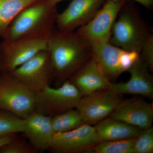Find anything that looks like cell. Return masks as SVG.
Listing matches in <instances>:
<instances>
[{
    "mask_svg": "<svg viewBox=\"0 0 153 153\" xmlns=\"http://www.w3.org/2000/svg\"><path fill=\"white\" fill-rule=\"evenodd\" d=\"M49 52L57 86L68 80L92 57L90 44L76 32H53L48 37Z\"/></svg>",
    "mask_w": 153,
    "mask_h": 153,
    "instance_id": "1",
    "label": "cell"
},
{
    "mask_svg": "<svg viewBox=\"0 0 153 153\" xmlns=\"http://www.w3.org/2000/svg\"><path fill=\"white\" fill-rule=\"evenodd\" d=\"M58 14L57 5L50 0H36L14 19L3 39L48 38L55 30Z\"/></svg>",
    "mask_w": 153,
    "mask_h": 153,
    "instance_id": "2",
    "label": "cell"
},
{
    "mask_svg": "<svg viewBox=\"0 0 153 153\" xmlns=\"http://www.w3.org/2000/svg\"><path fill=\"white\" fill-rule=\"evenodd\" d=\"M36 96L11 73L0 72V110L25 119L35 111Z\"/></svg>",
    "mask_w": 153,
    "mask_h": 153,
    "instance_id": "3",
    "label": "cell"
},
{
    "mask_svg": "<svg viewBox=\"0 0 153 153\" xmlns=\"http://www.w3.org/2000/svg\"><path fill=\"white\" fill-rule=\"evenodd\" d=\"M150 35L137 14L131 10L123 11L114 23L109 42L124 50L140 53Z\"/></svg>",
    "mask_w": 153,
    "mask_h": 153,
    "instance_id": "4",
    "label": "cell"
},
{
    "mask_svg": "<svg viewBox=\"0 0 153 153\" xmlns=\"http://www.w3.org/2000/svg\"><path fill=\"white\" fill-rule=\"evenodd\" d=\"M82 97L69 80L56 88L49 85L36 93L35 111L52 117L75 108Z\"/></svg>",
    "mask_w": 153,
    "mask_h": 153,
    "instance_id": "5",
    "label": "cell"
},
{
    "mask_svg": "<svg viewBox=\"0 0 153 153\" xmlns=\"http://www.w3.org/2000/svg\"><path fill=\"white\" fill-rule=\"evenodd\" d=\"M48 38H20L0 43V72L10 73L41 51L47 49Z\"/></svg>",
    "mask_w": 153,
    "mask_h": 153,
    "instance_id": "6",
    "label": "cell"
},
{
    "mask_svg": "<svg viewBox=\"0 0 153 153\" xmlns=\"http://www.w3.org/2000/svg\"><path fill=\"white\" fill-rule=\"evenodd\" d=\"M10 73L36 93L51 85L55 79L54 69L47 49L38 52Z\"/></svg>",
    "mask_w": 153,
    "mask_h": 153,
    "instance_id": "7",
    "label": "cell"
},
{
    "mask_svg": "<svg viewBox=\"0 0 153 153\" xmlns=\"http://www.w3.org/2000/svg\"><path fill=\"white\" fill-rule=\"evenodd\" d=\"M90 46L92 57L110 81L116 79L125 71H128L139 58L137 52L124 50L109 42Z\"/></svg>",
    "mask_w": 153,
    "mask_h": 153,
    "instance_id": "8",
    "label": "cell"
},
{
    "mask_svg": "<svg viewBox=\"0 0 153 153\" xmlns=\"http://www.w3.org/2000/svg\"><path fill=\"white\" fill-rule=\"evenodd\" d=\"M126 0H107L95 16L76 33L90 45L109 42L113 25L124 6Z\"/></svg>",
    "mask_w": 153,
    "mask_h": 153,
    "instance_id": "9",
    "label": "cell"
},
{
    "mask_svg": "<svg viewBox=\"0 0 153 153\" xmlns=\"http://www.w3.org/2000/svg\"><path fill=\"white\" fill-rule=\"evenodd\" d=\"M121 100L120 94L111 89L97 91L82 96L75 108L85 123L95 124L109 116Z\"/></svg>",
    "mask_w": 153,
    "mask_h": 153,
    "instance_id": "10",
    "label": "cell"
},
{
    "mask_svg": "<svg viewBox=\"0 0 153 153\" xmlns=\"http://www.w3.org/2000/svg\"><path fill=\"white\" fill-rule=\"evenodd\" d=\"M98 143L94 127L85 123L70 131L54 133L48 150L58 153L85 152Z\"/></svg>",
    "mask_w": 153,
    "mask_h": 153,
    "instance_id": "11",
    "label": "cell"
},
{
    "mask_svg": "<svg viewBox=\"0 0 153 153\" xmlns=\"http://www.w3.org/2000/svg\"><path fill=\"white\" fill-rule=\"evenodd\" d=\"M107 0H72L67 7L58 14L56 20L58 31H74L87 24Z\"/></svg>",
    "mask_w": 153,
    "mask_h": 153,
    "instance_id": "12",
    "label": "cell"
},
{
    "mask_svg": "<svg viewBox=\"0 0 153 153\" xmlns=\"http://www.w3.org/2000/svg\"><path fill=\"white\" fill-rule=\"evenodd\" d=\"M109 117L130 125L145 129L152 126L153 105L139 98L121 100Z\"/></svg>",
    "mask_w": 153,
    "mask_h": 153,
    "instance_id": "13",
    "label": "cell"
},
{
    "mask_svg": "<svg viewBox=\"0 0 153 153\" xmlns=\"http://www.w3.org/2000/svg\"><path fill=\"white\" fill-rule=\"evenodd\" d=\"M130 78L127 82L113 83L111 90L118 94L139 95L153 97V82L150 71L144 61L140 57L128 71Z\"/></svg>",
    "mask_w": 153,
    "mask_h": 153,
    "instance_id": "14",
    "label": "cell"
},
{
    "mask_svg": "<svg viewBox=\"0 0 153 153\" xmlns=\"http://www.w3.org/2000/svg\"><path fill=\"white\" fill-rule=\"evenodd\" d=\"M68 80L76 86L82 96L97 91L110 89L112 84L92 57Z\"/></svg>",
    "mask_w": 153,
    "mask_h": 153,
    "instance_id": "15",
    "label": "cell"
},
{
    "mask_svg": "<svg viewBox=\"0 0 153 153\" xmlns=\"http://www.w3.org/2000/svg\"><path fill=\"white\" fill-rule=\"evenodd\" d=\"M24 119L22 133L29 142L38 152L48 150L54 134L51 117L34 111Z\"/></svg>",
    "mask_w": 153,
    "mask_h": 153,
    "instance_id": "16",
    "label": "cell"
},
{
    "mask_svg": "<svg viewBox=\"0 0 153 153\" xmlns=\"http://www.w3.org/2000/svg\"><path fill=\"white\" fill-rule=\"evenodd\" d=\"M94 128L98 143L134 138L137 137L142 131L140 128L111 117L100 121Z\"/></svg>",
    "mask_w": 153,
    "mask_h": 153,
    "instance_id": "17",
    "label": "cell"
},
{
    "mask_svg": "<svg viewBox=\"0 0 153 153\" xmlns=\"http://www.w3.org/2000/svg\"><path fill=\"white\" fill-rule=\"evenodd\" d=\"M36 0H0V38L24 9Z\"/></svg>",
    "mask_w": 153,
    "mask_h": 153,
    "instance_id": "18",
    "label": "cell"
},
{
    "mask_svg": "<svg viewBox=\"0 0 153 153\" xmlns=\"http://www.w3.org/2000/svg\"><path fill=\"white\" fill-rule=\"evenodd\" d=\"M51 122L54 133L70 131L85 123L82 116L76 108L53 116L51 117Z\"/></svg>",
    "mask_w": 153,
    "mask_h": 153,
    "instance_id": "19",
    "label": "cell"
},
{
    "mask_svg": "<svg viewBox=\"0 0 153 153\" xmlns=\"http://www.w3.org/2000/svg\"><path fill=\"white\" fill-rule=\"evenodd\" d=\"M136 138L100 142L89 148L85 152L133 153Z\"/></svg>",
    "mask_w": 153,
    "mask_h": 153,
    "instance_id": "20",
    "label": "cell"
},
{
    "mask_svg": "<svg viewBox=\"0 0 153 153\" xmlns=\"http://www.w3.org/2000/svg\"><path fill=\"white\" fill-rule=\"evenodd\" d=\"M24 128V119L9 111L0 110V138L22 133Z\"/></svg>",
    "mask_w": 153,
    "mask_h": 153,
    "instance_id": "21",
    "label": "cell"
},
{
    "mask_svg": "<svg viewBox=\"0 0 153 153\" xmlns=\"http://www.w3.org/2000/svg\"><path fill=\"white\" fill-rule=\"evenodd\" d=\"M136 138L133 153L153 152V128L143 129Z\"/></svg>",
    "mask_w": 153,
    "mask_h": 153,
    "instance_id": "22",
    "label": "cell"
},
{
    "mask_svg": "<svg viewBox=\"0 0 153 153\" xmlns=\"http://www.w3.org/2000/svg\"><path fill=\"white\" fill-rule=\"evenodd\" d=\"M38 151L25 140L16 135L8 143L0 149V153H36Z\"/></svg>",
    "mask_w": 153,
    "mask_h": 153,
    "instance_id": "23",
    "label": "cell"
},
{
    "mask_svg": "<svg viewBox=\"0 0 153 153\" xmlns=\"http://www.w3.org/2000/svg\"><path fill=\"white\" fill-rule=\"evenodd\" d=\"M141 58L147 65L150 71L153 70V36L151 34L143 45Z\"/></svg>",
    "mask_w": 153,
    "mask_h": 153,
    "instance_id": "24",
    "label": "cell"
},
{
    "mask_svg": "<svg viewBox=\"0 0 153 153\" xmlns=\"http://www.w3.org/2000/svg\"><path fill=\"white\" fill-rule=\"evenodd\" d=\"M16 134H12L7 136L0 138V149L10 142L14 137L16 136Z\"/></svg>",
    "mask_w": 153,
    "mask_h": 153,
    "instance_id": "25",
    "label": "cell"
},
{
    "mask_svg": "<svg viewBox=\"0 0 153 153\" xmlns=\"http://www.w3.org/2000/svg\"><path fill=\"white\" fill-rule=\"evenodd\" d=\"M114 1H121V0H113ZM140 3L141 4L147 8L151 7L153 4V0H134Z\"/></svg>",
    "mask_w": 153,
    "mask_h": 153,
    "instance_id": "26",
    "label": "cell"
},
{
    "mask_svg": "<svg viewBox=\"0 0 153 153\" xmlns=\"http://www.w3.org/2000/svg\"><path fill=\"white\" fill-rule=\"evenodd\" d=\"M63 1H64V0H50V1H51V2H52V4L56 5H57L58 3H60V2Z\"/></svg>",
    "mask_w": 153,
    "mask_h": 153,
    "instance_id": "27",
    "label": "cell"
}]
</instances>
